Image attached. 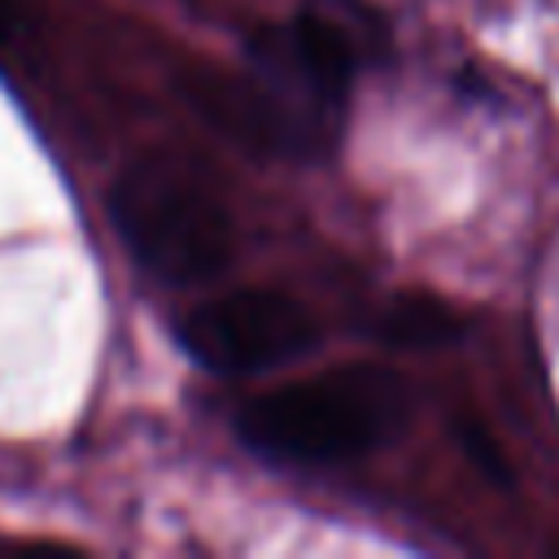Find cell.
I'll return each instance as SVG.
<instances>
[{"label":"cell","mask_w":559,"mask_h":559,"mask_svg":"<svg viewBox=\"0 0 559 559\" xmlns=\"http://www.w3.org/2000/svg\"><path fill=\"white\" fill-rule=\"evenodd\" d=\"M406 415V380L362 362L245 402L236 415V432L249 450L271 459L341 463L393 441Z\"/></svg>","instance_id":"obj_1"},{"label":"cell","mask_w":559,"mask_h":559,"mask_svg":"<svg viewBox=\"0 0 559 559\" xmlns=\"http://www.w3.org/2000/svg\"><path fill=\"white\" fill-rule=\"evenodd\" d=\"M109 214L131 258L162 284H210L236 258L227 210L170 162L127 166L109 188Z\"/></svg>","instance_id":"obj_2"},{"label":"cell","mask_w":559,"mask_h":559,"mask_svg":"<svg viewBox=\"0 0 559 559\" xmlns=\"http://www.w3.org/2000/svg\"><path fill=\"white\" fill-rule=\"evenodd\" d=\"M179 341L201 367L218 376H249L306 358L319 345V319L284 293L245 288L188 310Z\"/></svg>","instance_id":"obj_3"},{"label":"cell","mask_w":559,"mask_h":559,"mask_svg":"<svg viewBox=\"0 0 559 559\" xmlns=\"http://www.w3.org/2000/svg\"><path fill=\"white\" fill-rule=\"evenodd\" d=\"M183 100L231 144L253 153H314L323 140L258 79L227 70H192L179 79Z\"/></svg>","instance_id":"obj_4"},{"label":"cell","mask_w":559,"mask_h":559,"mask_svg":"<svg viewBox=\"0 0 559 559\" xmlns=\"http://www.w3.org/2000/svg\"><path fill=\"white\" fill-rule=\"evenodd\" d=\"M376 336L384 345H406V349H432V345H445L459 336V314L432 297H419V293H406V297H393L380 319H376Z\"/></svg>","instance_id":"obj_5"},{"label":"cell","mask_w":559,"mask_h":559,"mask_svg":"<svg viewBox=\"0 0 559 559\" xmlns=\"http://www.w3.org/2000/svg\"><path fill=\"white\" fill-rule=\"evenodd\" d=\"M13 26V0H0V35Z\"/></svg>","instance_id":"obj_6"}]
</instances>
